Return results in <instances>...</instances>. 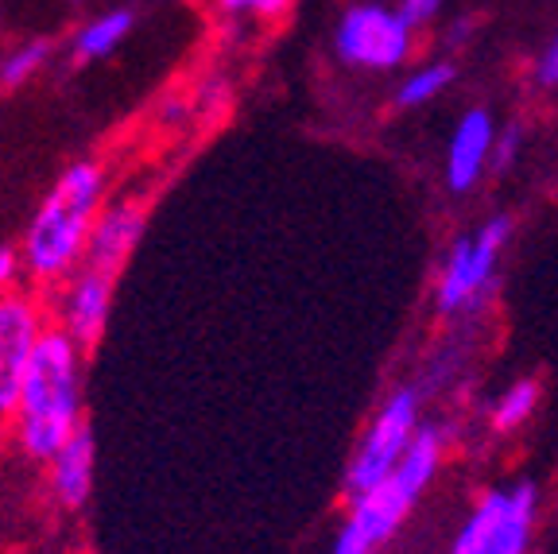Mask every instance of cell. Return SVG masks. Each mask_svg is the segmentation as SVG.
Returning a JSON list of instances; mask_svg holds the SVG:
<instances>
[{
    "label": "cell",
    "instance_id": "obj_15",
    "mask_svg": "<svg viewBox=\"0 0 558 554\" xmlns=\"http://www.w3.org/2000/svg\"><path fill=\"white\" fill-rule=\"evenodd\" d=\"M535 404H539V384L535 381L508 384V388L497 396V404H493V426H497L500 434L515 431V426H523L527 419H532Z\"/></svg>",
    "mask_w": 558,
    "mask_h": 554
},
{
    "label": "cell",
    "instance_id": "obj_5",
    "mask_svg": "<svg viewBox=\"0 0 558 554\" xmlns=\"http://www.w3.org/2000/svg\"><path fill=\"white\" fill-rule=\"evenodd\" d=\"M508 237H512V217L497 214L488 217L477 233L453 241L450 256L442 264V276L435 287V303L442 314H465L477 311L488 299L493 284H497V264L505 252Z\"/></svg>",
    "mask_w": 558,
    "mask_h": 554
},
{
    "label": "cell",
    "instance_id": "obj_14",
    "mask_svg": "<svg viewBox=\"0 0 558 554\" xmlns=\"http://www.w3.org/2000/svg\"><path fill=\"white\" fill-rule=\"evenodd\" d=\"M458 79V67L450 59H438V62H427V67L411 70L408 79L400 82L396 89V105L400 109H418V105H430L435 97H442L446 89L453 86Z\"/></svg>",
    "mask_w": 558,
    "mask_h": 554
},
{
    "label": "cell",
    "instance_id": "obj_20",
    "mask_svg": "<svg viewBox=\"0 0 558 554\" xmlns=\"http://www.w3.org/2000/svg\"><path fill=\"white\" fill-rule=\"evenodd\" d=\"M20 272H24V264H20V249H9V244H4V249H0V294L16 287Z\"/></svg>",
    "mask_w": 558,
    "mask_h": 554
},
{
    "label": "cell",
    "instance_id": "obj_17",
    "mask_svg": "<svg viewBox=\"0 0 558 554\" xmlns=\"http://www.w3.org/2000/svg\"><path fill=\"white\" fill-rule=\"evenodd\" d=\"M295 0H218L226 16H253V20H279L288 16Z\"/></svg>",
    "mask_w": 558,
    "mask_h": 554
},
{
    "label": "cell",
    "instance_id": "obj_16",
    "mask_svg": "<svg viewBox=\"0 0 558 554\" xmlns=\"http://www.w3.org/2000/svg\"><path fill=\"white\" fill-rule=\"evenodd\" d=\"M51 59V44L47 39H32V44L16 47L12 55L0 59V89H20L27 79H35Z\"/></svg>",
    "mask_w": 558,
    "mask_h": 554
},
{
    "label": "cell",
    "instance_id": "obj_3",
    "mask_svg": "<svg viewBox=\"0 0 558 554\" xmlns=\"http://www.w3.org/2000/svg\"><path fill=\"white\" fill-rule=\"evenodd\" d=\"M446 450V431L442 426H418L411 438L403 461L392 469V477H384L380 485L368 493L353 496L345 520H341L338 535H333L330 554H376L392 531L408 520V511L430 485V477L438 473V461Z\"/></svg>",
    "mask_w": 558,
    "mask_h": 554
},
{
    "label": "cell",
    "instance_id": "obj_2",
    "mask_svg": "<svg viewBox=\"0 0 558 554\" xmlns=\"http://www.w3.org/2000/svg\"><path fill=\"white\" fill-rule=\"evenodd\" d=\"M82 369H86V349L51 322L32 364H27L20 408L16 419H12V434H16V446L24 450V458L47 466L86 426Z\"/></svg>",
    "mask_w": 558,
    "mask_h": 554
},
{
    "label": "cell",
    "instance_id": "obj_18",
    "mask_svg": "<svg viewBox=\"0 0 558 554\" xmlns=\"http://www.w3.org/2000/svg\"><path fill=\"white\" fill-rule=\"evenodd\" d=\"M520 147H523L520 124H505V129H497V140H493V171H508V167L520 159Z\"/></svg>",
    "mask_w": 558,
    "mask_h": 554
},
{
    "label": "cell",
    "instance_id": "obj_8",
    "mask_svg": "<svg viewBox=\"0 0 558 554\" xmlns=\"http://www.w3.org/2000/svg\"><path fill=\"white\" fill-rule=\"evenodd\" d=\"M333 51L341 62L361 70H396L415 51V27L403 20L400 9L384 4H353L338 20Z\"/></svg>",
    "mask_w": 558,
    "mask_h": 554
},
{
    "label": "cell",
    "instance_id": "obj_9",
    "mask_svg": "<svg viewBox=\"0 0 558 554\" xmlns=\"http://www.w3.org/2000/svg\"><path fill=\"white\" fill-rule=\"evenodd\" d=\"M113 294H117V276L89 268V264H78V268L54 287L51 322L59 329H66L70 338L89 353L105 338V326H109V314H113Z\"/></svg>",
    "mask_w": 558,
    "mask_h": 554
},
{
    "label": "cell",
    "instance_id": "obj_19",
    "mask_svg": "<svg viewBox=\"0 0 558 554\" xmlns=\"http://www.w3.org/2000/svg\"><path fill=\"white\" fill-rule=\"evenodd\" d=\"M442 4H446V0H403L400 12H403V20H408V24L418 32V27L430 24V20L442 12Z\"/></svg>",
    "mask_w": 558,
    "mask_h": 554
},
{
    "label": "cell",
    "instance_id": "obj_11",
    "mask_svg": "<svg viewBox=\"0 0 558 554\" xmlns=\"http://www.w3.org/2000/svg\"><path fill=\"white\" fill-rule=\"evenodd\" d=\"M97 485V438L94 426H82L74 438L47 461V489H51V501L66 511H78L89 504Z\"/></svg>",
    "mask_w": 558,
    "mask_h": 554
},
{
    "label": "cell",
    "instance_id": "obj_1",
    "mask_svg": "<svg viewBox=\"0 0 558 554\" xmlns=\"http://www.w3.org/2000/svg\"><path fill=\"white\" fill-rule=\"evenodd\" d=\"M105 194H109V179H105L101 159H74L51 182V191L35 206L32 221L24 226L16 244L32 287H39V291L59 287L86 261L97 217L109 206Z\"/></svg>",
    "mask_w": 558,
    "mask_h": 554
},
{
    "label": "cell",
    "instance_id": "obj_12",
    "mask_svg": "<svg viewBox=\"0 0 558 554\" xmlns=\"http://www.w3.org/2000/svg\"><path fill=\"white\" fill-rule=\"evenodd\" d=\"M493 140H497V124L485 109H470L462 121L453 124L450 147H446V186L453 194H465L477 186L485 167L493 164Z\"/></svg>",
    "mask_w": 558,
    "mask_h": 554
},
{
    "label": "cell",
    "instance_id": "obj_6",
    "mask_svg": "<svg viewBox=\"0 0 558 554\" xmlns=\"http://www.w3.org/2000/svg\"><path fill=\"white\" fill-rule=\"evenodd\" d=\"M415 434H418V388L408 384V388H396L392 396L384 399V408L376 411L368 431L361 434L357 450H353L345 469L349 501L376 489L384 477H392V469L403 461Z\"/></svg>",
    "mask_w": 558,
    "mask_h": 554
},
{
    "label": "cell",
    "instance_id": "obj_7",
    "mask_svg": "<svg viewBox=\"0 0 558 554\" xmlns=\"http://www.w3.org/2000/svg\"><path fill=\"white\" fill-rule=\"evenodd\" d=\"M47 329H51V306L35 291L12 287L0 294V431L16 419L27 364Z\"/></svg>",
    "mask_w": 558,
    "mask_h": 554
},
{
    "label": "cell",
    "instance_id": "obj_4",
    "mask_svg": "<svg viewBox=\"0 0 558 554\" xmlns=\"http://www.w3.org/2000/svg\"><path fill=\"white\" fill-rule=\"evenodd\" d=\"M535 516H539V493L532 481L493 489L477 501L446 554H527Z\"/></svg>",
    "mask_w": 558,
    "mask_h": 554
},
{
    "label": "cell",
    "instance_id": "obj_13",
    "mask_svg": "<svg viewBox=\"0 0 558 554\" xmlns=\"http://www.w3.org/2000/svg\"><path fill=\"white\" fill-rule=\"evenodd\" d=\"M132 24H136V12H129V9L105 12V16L89 20V24L74 35V62H97V59H105V55H113L117 47L129 39Z\"/></svg>",
    "mask_w": 558,
    "mask_h": 554
},
{
    "label": "cell",
    "instance_id": "obj_10",
    "mask_svg": "<svg viewBox=\"0 0 558 554\" xmlns=\"http://www.w3.org/2000/svg\"><path fill=\"white\" fill-rule=\"evenodd\" d=\"M144 226H148V209H144L140 198L109 202V206L101 209V217H97L86 261L82 264H89V268H97V272H109V276H121L124 264H129L132 252H136L140 237H144Z\"/></svg>",
    "mask_w": 558,
    "mask_h": 554
},
{
    "label": "cell",
    "instance_id": "obj_21",
    "mask_svg": "<svg viewBox=\"0 0 558 554\" xmlns=\"http://www.w3.org/2000/svg\"><path fill=\"white\" fill-rule=\"evenodd\" d=\"M535 79H539L543 86H558V35L550 39L547 51H543L539 67H535Z\"/></svg>",
    "mask_w": 558,
    "mask_h": 554
},
{
    "label": "cell",
    "instance_id": "obj_22",
    "mask_svg": "<svg viewBox=\"0 0 558 554\" xmlns=\"http://www.w3.org/2000/svg\"><path fill=\"white\" fill-rule=\"evenodd\" d=\"M465 39H470V20H453L450 32H446V44L458 47V44H465Z\"/></svg>",
    "mask_w": 558,
    "mask_h": 554
}]
</instances>
